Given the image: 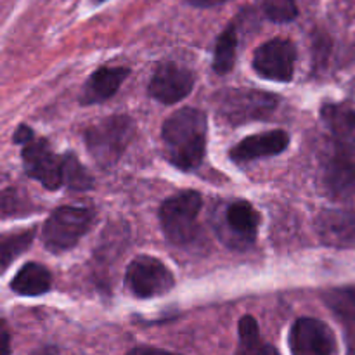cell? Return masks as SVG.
Here are the masks:
<instances>
[{
    "label": "cell",
    "instance_id": "3957f363",
    "mask_svg": "<svg viewBox=\"0 0 355 355\" xmlns=\"http://www.w3.org/2000/svg\"><path fill=\"white\" fill-rule=\"evenodd\" d=\"M277 104L279 99L274 94L253 89H227L215 96L217 114L234 127L266 120L276 111Z\"/></svg>",
    "mask_w": 355,
    "mask_h": 355
},
{
    "label": "cell",
    "instance_id": "6da1fadb",
    "mask_svg": "<svg viewBox=\"0 0 355 355\" xmlns=\"http://www.w3.org/2000/svg\"><path fill=\"white\" fill-rule=\"evenodd\" d=\"M207 114L196 107H182L163 123L165 158L184 172L198 168L207 151Z\"/></svg>",
    "mask_w": 355,
    "mask_h": 355
},
{
    "label": "cell",
    "instance_id": "2e32d148",
    "mask_svg": "<svg viewBox=\"0 0 355 355\" xmlns=\"http://www.w3.org/2000/svg\"><path fill=\"white\" fill-rule=\"evenodd\" d=\"M322 186L333 200H349L355 196V162L347 156H336L328 163L322 175Z\"/></svg>",
    "mask_w": 355,
    "mask_h": 355
},
{
    "label": "cell",
    "instance_id": "ac0fdd59",
    "mask_svg": "<svg viewBox=\"0 0 355 355\" xmlns=\"http://www.w3.org/2000/svg\"><path fill=\"white\" fill-rule=\"evenodd\" d=\"M52 276L44 266L30 262L21 267L14 279L10 281V290L23 297H38L51 290Z\"/></svg>",
    "mask_w": 355,
    "mask_h": 355
},
{
    "label": "cell",
    "instance_id": "4fadbf2b",
    "mask_svg": "<svg viewBox=\"0 0 355 355\" xmlns=\"http://www.w3.org/2000/svg\"><path fill=\"white\" fill-rule=\"evenodd\" d=\"M290 144V135L284 130H269L250 135L231 149V159L234 163H248L260 158L277 156Z\"/></svg>",
    "mask_w": 355,
    "mask_h": 355
},
{
    "label": "cell",
    "instance_id": "4316f807",
    "mask_svg": "<svg viewBox=\"0 0 355 355\" xmlns=\"http://www.w3.org/2000/svg\"><path fill=\"white\" fill-rule=\"evenodd\" d=\"M9 331L7 328L3 326V331H2V355H9L10 354V345H9Z\"/></svg>",
    "mask_w": 355,
    "mask_h": 355
},
{
    "label": "cell",
    "instance_id": "52a82bcc",
    "mask_svg": "<svg viewBox=\"0 0 355 355\" xmlns=\"http://www.w3.org/2000/svg\"><path fill=\"white\" fill-rule=\"evenodd\" d=\"M24 172L38 180L45 189L55 191L64 184V156L52 151L45 139H33L21 153Z\"/></svg>",
    "mask_w": 355,
    "mask_h": 355
},
{
    "label": "cell",
    "instance_id": "83f0119b",
    "mask_svg": "<svg viewBox=\"0 0 355 355\" xmlns=\"http://www.w3.org/2000/svg\"><path fill=\"white\" fill-rule=\"evenodd\" d=\"M94 3H97V6H99V3H103V2H106V0H92Z\"/></svg>",
    "mask_w": 355,
    "mask_h": 355
},
{
    "label": "cell",
    "instance_id": "9c48e42d",
    "mask_svg": "<svg viewBox=\"0 0 355 355\" xmlns=\"http://www.w3.org/2000/svg\"><path fill=\"white\" fill-rule=\"evenodd\" d=\"M260 215L248 201H234L227 205L224 215L220 217L218 232L220 238L229 246L238 250H245L246 246L253 245L259 234Z\"/></svg>",
    "mask_w": 355,
    "mask_h": 355
},
{
    "label": "cell",
    "instance_id": "d6986e66",
    "mask_svg": "<svg viewBox=\"0 0 355 355\" xmlns=\"http://www.w3.org/2000/svg\"><path fill=\"white\" fill-rule=\"evenodd\" d=\"M238 333L239 343L236 355H279V352L270 343L263 342L262 336H260L259 324H257L255 318H252V315L241 318Z\"/></svg>",
    "mask_w": 355,
    "mask_h": 355
},
{
    "label": "cell",
    "instance_id": "277c9868",
    "mask_svg": "<svg viewBox=\"0 0 355 355\" xmlns=\"http://www.w3.org/2000/svg\"><path fill=\"white\" fill-rule=\"evenodd\" d=\"M96 214L85 207H61L52 211L42 231L45 248L51 253L71 250L92 227Z\"/></svg>",
    "mask_w": 355,
    "mask_h": 355
},
{
    "label": "cell",
    "instance_id": "d4e9b609",
    "mask_svg": "<svg viewBox=\"0 0 355 355\" xmlns=\"http://www.w3.org/2000/svg\"><path fill=\"white\" fill-rule=\"evenodd\" d=\"M127 355H177L172 352H166L162 349H153V347H137V349H132Z\"/></svg>",
    "mask_w": 355,
    "mask_h": 355
},
{
    "label": "cell",
    "instance_id": "7a4b0ae2",
    "mask_svg": "<svg viewBox=\"0 0 355 355\" xmlns=\"http://www.w3.org/2000/svg\"><path fill=\"white\" fill-rule=\"evenodd\" d=\"M134 135V120L125 114H116L87 128L85 146L101 168H110L123 156Z\"/></svg>",
    "mask_w": 355,
    "mask_h": 355
},
{
    "label": "cell",
    "instance_id": "e0dca14e",
    "mask_svg": "<svg viewBox=\"0 0 355 355\" xmlns=\"http://www.w3.org/2000/svg\"><path fill=\"white\" fill-rule=\"evenodd\" d=\"M324 302L345 326L349 355H355V286L329 290L324 293Z\"/></svg>",
    "mask_w": 355,
    "mask_h": 355
},
{
    "label": "cell",
    "instance_id": "cb8c5ba5",
    "mask_svg": "<svg viewBox=\"0 0 355 355\" xmlns=\"http://www.w3.org/2000/svg\"><path fill=\"white\" fill-rule=\"evenodd\" d=\"M12 139H14V142H16V144L26 146L28 142L33 141L35 134H33V130L28 127V125H19V127H17V130L14 132Z\"/></svg>",
    "mask_w": 355,
    "mask_h": 355
},
{
    "label": "cell",
    "instance_id": "484cf974",
    "mask_svg": "<svg viewBox=\"0 0 355 355\" xmlns=\"http://www.w3.org/2000/svg\"><path fill=\"white\" fill-rule=\"evenodd\" d=\"M189 6L200 7V9H207V7H217L222 6V3L229 2V0H186Z\"/></svg>",
    "mask_w": 355,
    "mask_h": 355
},
{
    "label": "cell",
    "instance_id": "5bb4252c",
    "mask_svg": "<svg viewBox=\"0 0 355 355\" xmlns=\"http://www.w3.org/2000/svg\"><path fill=\"white\" fill-rule=\"evenodd\" d=\"M128 73H130L128 68H123V66H104V68H99L87 80L80 103L89 106V104L103 103V101L113 97L121 87V83L125 82Z\"/></svg>",
    "mask_w": 355,
    "mask_h": 355
},
{
    "label": "cell",
    "instance_id": "7c38bea8",
    "mask_svg": "<svg viewBox=\"0 0 355 355\" xmlns=\"http://www.w3.org/2000/svg\"><path fill=\"white\" fill-rule=\"evenodd\" d=\"M315 229L326 246L345 250L355 248V210L328 208L319 214Z\"/></svg>",
    "mask_w": 355,
    "mask_h": 355
},
{
    "label": "cell",
    "instance_id": "44dd1931",
    "mask_svg": "<svg viewBox=\"0 0 355 355\" xmlns=\"http://www.w3.org/2000/svg\"><path fill=\"white\" fill-rule=\"evenodd\" d=\"M33 229H26V231L9 232V234L2 236L0 241V262H2V269L6 270L10 266L14 259L26 252L30 248L31 241H33Z\"/></svg>",
    "mask_w": 355,
    "mask_h": 355
},
{
    "label": "cell",
    "instance_id": "7402d4cb",
    "mask_svg": "<svg viewBox=\"0 0 355 355\" xmlns=\"http://www.w3.org/2000/svg\"><path fill=\"white\" fill-rule=\"evenodd\" d=\"M64 184L71 191H87L94 186V179L75 155H64Z\"/></svg>",
    "mask_w": 355,
    "mask_h": 355
},
{
    "label": "cell",
    "instance_id": "603a6c76",
    "mask_svg": "<svg viewBox=\"0 0 355 355\" xmlns=\"http://www.w3.org/2000/svg\"><path fill=\"white\" fill-rule=\"evenodd\" d=\"M263 14L272 23H290L298 16L295 0H262Z\"/></svg>",
    "mask_w": 355,
    "mask_h": 355
},
{
    "label": "cell",
    "instance_id": "8fae6325",
    "mask_svg": "<svg viewBox=\"0 0 355 355\" xmlns=\"http://www.w3.org/2000/svg\"><path fill=\"white\" fill-rule=\"evenodd\" d=\"M194 75L177 62H163L149 82V96L162 104H175L191 94Z\"/></svg>",
    "mask_w": 355,
    "mask_h": 355
},
{
    "label": "cell",
    "instance_id": "ffe728a7",
    "mask_svg": "<svg viewBox=\"0 0 355 355\" xmlns=\"http://www.w3.org/2000/svg\"><path fill=\"white\" fill-rule=\"evenodd\" d=\"M238 51V26L231 23L218 37L214 54V69L218 75H225L234 68Z\"/></svg>",
    "mask_w": 355,
    "mask_h": 355
},
{
    "label": "cell",
    "instance_id": "9a60e30c",
    "mask_svg": "<svg viewBox=\"0 0 355 355\" xmlns=\"http://www.w3.org/2000/svg\"><path fill=\"white\" fill-rule=\"evenodd\" d=\"M322 120L331 130L336 146L347 156L355 158V111L340 104L322 106Z\"/></svg>",
    "mask_w": 355,
    "mask_h": 355
},
{
    "label": "cell",
    "instance_id": "ba28073f",
    "mask_svg": "<svg viewBox=\"0 0 355 355\" xmlns=\"http://www.w3.org/2000/svg\"><path fill=\"white\" fill-rule=\"evenodd\" d=\"M297 49L288 38H272L260 45L253 54V69L272 82H291L295 75Z\"/></svg>",
    "mask_w": 355,
    "mask_h": 355
},
{
    "label": "cell",
    "instance_id": "5b68a950",
    "mask_svg": "<svg viewBox=\"0 0 355 355\" xmlns=\"http://www.w3.org/2000/svg\"><path fill=\"white\" fill-rule=\"evenodd\" d=\"M201 194L198 191H182L163 201L159 208V222L165 238L172 245H187L196 236L198 215H200Z\"/></svg>",
    "mask_w": 355,
    "mask_h": 355
},
{
    "label": "cell",
    "instance_id": "8992f818",
    "mask_svg": "<svg viewBox=\"0 0 355 355\" xmlns=\"http://www.w3.org/2000/svg\"><path fill=\"white\" fill-rule=\"evenodd\" d=\"M127 286L139 298H155L166 295L175 284L173 274L162 260L149 255H139L127 269Z\"/></svg>",
    "mask_w": 355,
    "mask_h": 355
},
{
    "label": "cell",
    "instance_id": "30bf717a",
    "mask_svg": "<svg viewBox=\"0 0 355 355\" xmlns=\"http://www.w3.org/2000/svg\"><path fill=\"white\" fill-rule=\"evenodd\" d=\"M293 355H338L336 338L326 322L314 318H302L290 331Z\"/></svg>",
    "mask_w": 355,
    "mask_h": 355
}]
</instances>
